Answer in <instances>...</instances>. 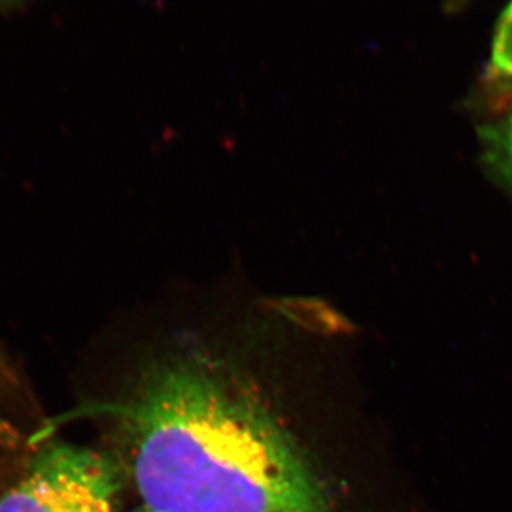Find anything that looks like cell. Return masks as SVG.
<instances>
[{"instance_id": "cell-6", "label": "cell", "mask_w": 512, "mask_h": 512, "mask_svg": "<svg viewBox=\"0 0 512 512\" xmlns=\"http://www.w3.org/2000/svg\"><path fill=\"white\" fill-rule=\"evenodd\" d=\"M147 512H161V511L151 510V511H147Z\"/></svg>"}, {"instance_id": "cell-1", "label": "cell", "mask_w": 512, "mask_h": 512, "mask_svg": "<svg viewBox=\"0 0 512 512\" xmlns=\"http://www.w3.org/2000/svg\"><path fill=\"white\" fill-rule=\"evenodd\" d=\"M130 420L134 478L161 512H329L284 427L217 366L183 362L148 380Z\"/></svg>"}, {"instance_id": "cell-5", "label": "cell", "mask_w": 512, "mask_h": 512, "mask_svg": "<svg viewBox=\"0 0 512 512\" xmlns=\"http://www.w3.org/2000/svg\"><path fill=\"white\" fill-rule=\"evenodd\" d=\"M505 93H507L508 96L511 97V103H512V80H508L507 86H505Z\"/></svg>"}, {"instance_id": "cell-2", "label": "cell", "mask_w": 512, "mask_h": 512, "mask_svg": "<svg viewBox=\"0 0 512 512\" xmlns=\"http://www.w3.org/2000/svg\"><path fill=\"white\" fill-rule=\"evenodd\" d=\"M119 487L109 457L50 444L33 458L25 478L0 497V512H113Z\"/></svg>"}, {"instance_id": "cell-3", "label": "cell", "mask_w": 512, "mask_h": 512, "mask_svg": "<svg viewBox=\"0 0 512 512\" xmlns=\"http://www.w3.org/2000/svg\"><path fill=\"white\" fill-rule=\"evenodd\" d=\"M485 158L512 187V106L480 130Z\"/></svg>"}, {"instance_id": "cell-4", "label": "cell", "mask_w": 512, "mask_h": 512, "mask_svg": "<svg viewBox=\"0 0 512 512\" xmlns=\"http://www.w3.org/2000/svg\"><path fill=\"white\" fill-rule=\"evenodd\" d=\"M491 70L501 79L512 80V3L504 10L495 30Z\"/></svg>"}]
</instances>
